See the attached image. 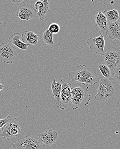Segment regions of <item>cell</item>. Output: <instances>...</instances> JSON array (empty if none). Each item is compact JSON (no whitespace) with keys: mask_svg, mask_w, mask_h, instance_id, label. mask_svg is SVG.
Wrapping results in <instances>:
<instances>
[{"mask_svg":"<svg viewBox=\"0 0 120 149\" xmlns=\"http://www.w3.org/2000/svg\"><path fill=\"white\" fill-rule=\"evenodd\" d=\"M72 81H78L86 85H95L99 83V77L95 68H88L86 65H80L73 68V70L69 73Z\"/></svg>","mask_w":120,"mask_h":149,"instance_id":"obj_1","label":"cell"},{"mask_svg":"<svg viewBox=\"0 0 120 149\" xmlns=\"http://www.w3.org/2000/svg\"><path fill=\"white\" fill-rule=\"evenodd\" d=\"M87 85L80 83L77 87H72V97L71 105L72 109L77 110L83 106L88 105L91 99V95L88 93Z\"/></svg>","mask_w":120,"mask_h":149,"instance_id":"obj_2","label":"cell"},{"mask_svg":"<svg viewBox=\"0 0 120 149\" xmlns=\"http://www.w3.org/2000/svg\"><path fill=\"white\" fill-rule=\"evenodd\" d=\"M97 93L95 99L97 102H102L110 99L115 93V89L111 81L108 79H100Z\"/></svg>","mask_w":120,"mask_h":149,"instance_id":"obj_3","label":"cell"},{"mask_svg":"<svg viewBox=\"0 0 120 149\" xmlns=\"http://www.w3.org/2000/svg\"><path fill=\"white\" fill-rule=\"evenodd\" d=\"M21 133L17 120L14 118L12 119L9 122L7 123L0 130V136L9 141Z\"/></svg>","mask_w":120,"mask_h":149,"instance_id":"obj_4","label":"cell"},{"mask_svg":"<svg viewBox=\"0 0 120 149\" xmlns=\"http://www.w3.org/2000/svg\"><path fill=\"white\" fill-rule=\"evenodd\" d=\"M16 48L8 43L0 44V62L12 64L13 61L19 55L16 52Z\"/></svg>","mask_w":120,"mask_h":149,"instance_id":"obj_5","label":"cell"},{"mask_svg":"<svg viewBox=\"0 0 120 149\" xmlns=\"http://www.w3.org/2000/svg\"><path fill=\"white\" fill-rule=\"evenodd\" d=\"M61 84V91L60 94V104L59 108L64 110L71 105L72 97V87L70 83H68L64 78H62L60 81Z\"/></svg>","mask_w":120,"mask_h":149,"instance_id":"obj_6","label":"cell"},{"mask_svg":"<svg viewBox=\"0 0 120 149\" xmlns=\"http://www.w3.org/2000/svg\"><path fill=\"white\" fill-rule=\"evenodd\" d=\"M12 147L15 149H42L38 139L29 136L21 140L15 141Z\"/></svg>","mask_w":120,"mask_h":149,"instance_id":"obj_7","label":"cell"},{"mask_svg":"<svg viewBox=\"0 0 120 149\" xmlns=\"http://www.w3.org/2000/svg\"><path fill=\"white\" fill-rule=\"evenodd\" d=\"M86 43L89 48L97 54L100 56L104 55L105 41L101 33L98 37L91 38L87 40Z\"/></svg>","mask_w":120,"mask_h":149,"instance_id":"obj_8","label":"cell"},{"mask_svg":"<svg viewBox=\"0 0 120 149\" xmlns=\"http://www.w3.org/2000/svg\"><path fill=\"white\" fill-rule=\"evenodd\" d=\"M36 12L34 8L31 4H25L19 7L16 16L21 20H29L36 16Z\"/></svg>","mask_w":120,"mask_h":149,"instance_id":"obj_9","label":"cell"},{"mask_svg":"<svg viewBox=\"0 0 120 149\" xmlns=\"http://www.w3.org/2000/svg\"><path fill=\"white\" fill-rule=\"evenodd\" d=\"M104 56V64L114 71L120 64V52L107 51Z\"/></svg>","mask_w":120,"mask_h":149,"instance_id":"obj_10","label":"cell"},{"mask_svg":"<svg viewBox=\"0 0 120 149\" xmlns=\"http://www.w3.org/2000/svg\"><path fill=\"white\" fill-rule=\"evenodd\" d=\"M37 136L40 143L44 146L49 147L55 143L57 140L58 134L53 130H49L43 133H38Z\"/></svg>","mask_w":120,"mask_h":149,"instance_id":"obj_11","label":"cell"},{"mask_svg":"<svg viewBox=\"0 0 120 149\" xmlns=\"http://www.w3.org/2000/svg\"><path fill=\"white\" fill-rule=\"evenodd\" d=\"M95 22L97 26L101 30V33L103 36L107 35L109 23L104 14L102 12L101 10L99 9L98 13L95 16Z\"/></svg>","mask_w":120,"mask_h":149,"instance_id":"obj_12","label":"cell"},{"mask_svg":"<svg viewBox=\"0 0 120 149\" xmlns=\"http://www.w3.org/2000/svg\"><path fill=\"white\" fill-rule=\"evenodd\" d=\"M8 42L10 45L12 46L15 45L21 50H27L28 47L29 46L23 42L21 35L19 33H15L11 35L9 38Z\"/></svg>","mask_w":120,"mask_h":149,"instance_id":"obj_13","label":"cell"},{"mask_svg":"<svg viewBox=\"0 0 120 149\" xmlns=\"http://www.w3.org/2000/svg\"><path fill=\"white\" fill-rule=\"evenodd\" d=\"M61 84L60 81L56 82L54 78L51 84V88L53 96L54 98V102L57 108H59L60 104V94L61 91Z\"/></svg>","mask_w":120,"mask_h":149,"instance_id":"obj_14","label":"cell"},{"mask_svg":"<svg viewBox=\"0 0 120 149\" xmlns=\"http://www.w3.org/2000/svg\"><path fill=\"white\" fill-rule=\"evenodd\" d=\"M107 35L112 40L117 39L120 41V23L115 22L109 23Z\"/></svg>","mask_w":120,"mask_h":149,"instance_id":"obj_15","label":"cell"},{"mask_svg":"<svg viewBox=\"0 0 120 149\" xmlns=\"http://www.w3.org/2000/svg\"><path fill=\"white\" fill-rule=\"evenodd\" d=\"M21 37L23 42L29 45H37L39 40L38 36L32 31H26L23 32Z\"/></svg>","mask_w":120,"mask_h":149,"instance_id":"obj_16","label":"cell"},{"mask_svg":"<svg viewBox=\"0 0 120 149\" xmlns=\"http://www.w3.org/2000/svg\"><path fill=\"white\" fill-rule=\"evenodd\" d=\"M97 67L106 79L111 81L115 79L114 71L110 69L104 63H99L97 65Z\"/></svg>","mask_w":120,"mask_h":149,"instance_id":"obj_17","label":"cell"},{"mask_svg":"<svg viewBox=\"0 0 120 149\" xmlns=\"http://www.w3.org/2000/svg\"><path fill=\"white\" fill-rule=\"evenodd\" d=\"M48 0H44L42 1V3L40 4V7L36 15L39 19L41 21L43 20L45 17L50 8V4Z\"/></svg>","mask_w":120,"mask_h":149,"instance_id":"obj_18","label":"cell"},{"mask_svg":"<svg viewBox=\"0 0 120 149\" xmlns=\"http://www.w3.org/2000/svg\"><path fill=\"white\" fill-rule=\"evenodd\" d=\"M103 13L107 19L108 23H113L117 22L118 20L119 19V13L116 9L109 10H104Z\"/></svg>","mask_w":120,"mask_h":149,"instance_id":"obj_19","label":"cell"},{"mask_svg":"<svg viewBox=\"0 0 120 149\" xmlns=\"http://www.w3.org/2000/svg\"><path fill=\"white\" fill-rule=\"evenodd\" d=\"M43 45L53 46L54 44L53 42V35L47 29L43 35Z\"/></svg>","mask_w":120,"mask_h":149,"instance_id":"obj_20","label":"cell"},{"mask_svg":"<svg viewBox=\"0 0 120 149\" xmlns=\"http://www.w3.org/2000/svg\"><path fill=\"white\" fill-rule=\"evenodd\" d=\"M48 30L53 35L58 34L60 30V27L58 24L56 23H52L48 27Z\"/></svg>","mask_w":120,"mask_h":149,"instance_id":"obj_21","label":"cell"},{"mask_svg":"<svg viewBox=\"0 0 120 149\" xmlns=\"http://www.w3.org/2000/svg\"><path fill=\"white\" fill-rule=\"evenodd\" d=\"M11 119V117L9 115L8 116L3 119H0V130L7 123L9 122Z\"/></svg>","mask_w":120,"mask_h":149,"instance_id":"obj_22","label":"cell"},{"mask_svg":"<svg viewBox=\"0 0 120 149\" xmlns=\"http://www.w3.org/2000/svg\"><path fill=\"white\" fill-rule=\"evenodd\" d=\"M115 79L120 84V64L114 71Z\"/></svg>","mask_w":120,"mask_h":149,"instance_id":"obj_23","label":"cell"},{"mask_svg":"<svg viewBox=\"0 0 120 149\" xmlns=\"http://www.w3.org/2000/svg\"><path fill=\"white\" fill-rule=\"evenodd\" d=\"M42 1H38L36 2L34 4V8L36 11V13H37L38 11V9H39V7H40V4L42 3Z\"/></svg>","mask_w":120,"mask_h":149,"instance_id":"obj_24","label":"cell"},{"mask_svg":"<svg viewBox=\"0 0 120 149\" xmlns=\"http://www.w3.org/2000/svg\"><path fill=\"white\" fill-rule=\"evenodd\" d=\"M24 1L23 0H12V4L14 5H19L24 2Z\"/></svg>","mask_w":120,"mask_h":149,"instance_id":"obj_25","label":"cell"},{"mask_svg":"<svg viewBox=\"0 0 120 149\" xmlns=\"http://www.w3.org/2000/svg\"><path fill=\"white\" fill-rule=\"evenodd\" d=\"M3 87H4V86L2 84L0 83V92H1V90H3Z\"/></svg>","mask_w":120,"mask_h":149,"instance_id":"obj_26","label":"cell"},{"mask_svg":"<svg viewBox=\"0 0 120 149\" xmlns=\"http://www.w3.org/2000/svg\"><path fill=\"white\" fill-rule=\"evenodd\" d=\"M1 24V20H0V25Z\"/></svg>","mask_w":120,"mask_h":149,"instance_id":"obj_27","label":"cell"}]
</instances>
